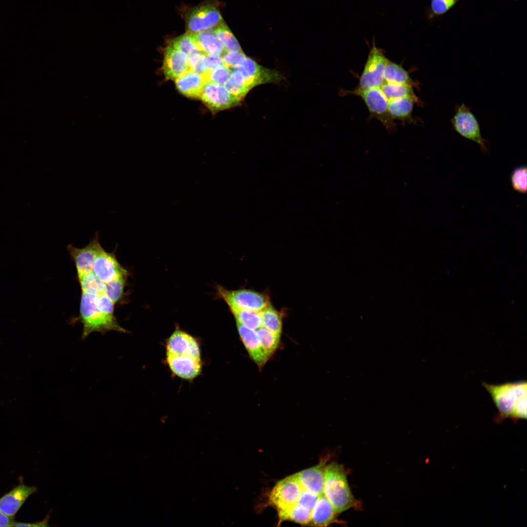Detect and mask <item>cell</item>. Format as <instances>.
<instances>
[{
    "mask_svg": "<svg viewBox=\"0 0 527 527\" xmlns=\"http://www.w3.org/2000/svg\"><path fill=\"white\" fill-rule=\"evenodd\" d=\"M490 395L498 414V422L509 418L514 420L527 418V386L526 381L507 382L500 385L482 383Z\"/></svg>",
    "mask_w": 527,
    "mask_h": 527,
    "instance_id": "obj_1",
    "label": "cell"
},
{
    "mask_svg": "<svg viewBox=\"0 0 527 527\" xmlns=\"http://www.w3.org/2000/svg\"><path fill=\"white\" fill-rule=\"evenodd\" d=\"M324 494L338 513L358 505L349 486L343 466L332 462L325 466Z\"/></svg>",
    "mask_w": 527,
    "mask_h": 527,
    "instance_id": "obj_2",
    "label": "cell"
},
{
    "mask_svg": "<svg viewBox=\"0 0 527 527\" xmlns=\"http://www.w3.org/2000/svg\"><path fill=\"white\" fill-rule=\"evenodd\" d=\"M96 296L82 292L80 307L81 322L83 325L82 338L84 339L93 332L104 334L110 331L126 333L127 330L118 324L116 319L108 318L97 308Z\"/></svg>",
    "mask_w": 527,
    "mask_h": 527,
    "instance_id": "obj_3",
    "label": "cell"
},
{
    "mask_svg": "<svg viewBox=\"0 0 527 527\" xmlns=\"http://www.w3.org/2000/svg\"><path fill=\"white\" fill-rule=\"evenodd\" d=\"M217 296L223 300L230 309H246L261 311L269 304L267 296L260 292L247 289L231 290L218 285Z\"/></svg>",
    "mask_w": 527,
    "mask_h": 527,
    "instance_id": "obj_4",
    "label": "cell"
},
{
    "mask_svg": "<svg viewBox=\"0 0 527 527\" xmlns=\"http://www.w3.org/2000/svg\"><path fill=\"white\" fill-rule=\"evenodd\" d=\"M345 94L357 95L362 99L371 117L380 121L388 131H394L396 125L388 110V100L380 88L366 90L355 89Z\"/></svg>",
    "mask_w": 527,
    "mask_h": 527,
    "instance_id": "obj_5",
    "label": "cell"
},
{
    "mask_svg": "<svg viewBox=\"0 0 527 527\" xmlns=\"http://www.w3.org/2000/svg\"><path fill=\"white\" fill-rule=\"evenodd\" d=\"M302 491L296 474L288 476L279 481L272 489L270 504L277 509L279 516L298 503Z\"/></svg>",
    "mask_w": 527,
    "mask_h": 527,
    "instance_id": "obj_6",
    "label": "cell"
},
{
    "mask_svg": "<svg viewBox=\"0 0 527 527\" xmlns=\"http://www.w3.org/2000/svg\"><path fill=\"white\" fill-rule=\"evenodd\" d=\"M388 59L378 48L374 40L356 89L366 90L380 88L384 82V72Z\"/></svg>",
    "mask_w": 527,
    "mask_h": 527,
    "instance_id": "obj_7",
    "label": "cell"
},
{
    "mask_svg": "<svg viewBox=\"0 0 527 527\" xmlns=\"http://www.w3.org/2000/svg\"><path fill=\"white\" fill-rule=\"evenodd\" d=\"M185 20L187 31L196 33L216 27L223 20L216 3L206 1L188 11Z\"/></svg>",
    "mask_w": 527,
    "mask_h": 527,
    "instance_id": "obj_8",
    "label": "cell"
},
{
    "mask_svg": "<svg viewBox=\"0 0 527 527\" xmlns=\"http://www.w3.org/2000/svg\"><path fill=\"white\" fill-rule=\"evenodd\" d=\"M451 122L458 134L477 143L484 153L488 152L487 141L482 137L479 123L468 107L463 103L458 105Z\"/></svg>",
    "mask_w": 527,
    "mask_h": 527,
    "instance_id": "obj_9",
    "label": "cell"
},
{
    "mask_svg": "<svg viewBox=\"0 0 527 527\" xmlns=\"http://www.w3.org/2000/svg\"><path fill=\"white\" fill-rule=\"evenodd\" d=\"M200 98L212 111L217 112L238 105L242 101L231 94L223 85L206 81Z\"/></svg>",
    "mask_w": 527,
    "mask_h": 527,
    "instance_id": "obj_10",
    "label": "cell"
},
{
    "mask_svg": "<svg viewBox=\"0 0 527 527\" xmlns=\"http://www.w3.org/2000/svg\"><path fill=\"white\" fill-rule=\"evenodd\" d=\"M236 69L242 73L251 89L261 84L279 82L284 78L278 71L264 67L248 57Z\"/></svg>",
    "mask_w": 527,
    "mask_h": 527,
    "instance_id": "obj_11",
    "label": "cell"
},
{
    "mask_svg": "<svg viewBox=\"0 0 527 527\" xmlns=\"http://www.w3.org/2000/svg\"><path fill=\"white\" fill-rule=\"evenodd\" d=\"M97 232L90 243L83 248H79L71 244L67 246L75 262L78 279L92 271L96 257L103 249L99 242Z\"/></svg>",
    "mask_w": 527,
    "mask_h": 527,
    "instance_id": "obj_12",
    "label": "cell"
},
{
    "mask_svg": "<svg viewBox=\"0 0 527 527\" xmlns=\"http://www.w3.org/2000/svg\"><path fill=\"white\" fill-rule=\"evenodd\" d=\"M92 272L104 283L117 278L128 275L127 271L118 262L114 253H108L103 248L94 261Z\"/></svg>",
    "mask_w": 527,
    "mask_h": 527,
    "instance_id": "obj_13",
    "label": "cell"
},
{
    "mask_svg": "<svg viewBox=\"0 0 527 527\" xmlns=\"http://www.w3.org/2000/svg\"><path fill=\"white\" fill-rule=\"evenodd\" d=\"M189 55L169 43L164 51L162 69L168 80L177 79L190 70Z\"/></svg>",
    "mask_w": 527,
    "mask_h": 527,
    "instance_id": "obj_14",
    "label": "cell"
},
{
    "mask_svg": "<svg viewBox=\"0 0 527 527\" xmlns=\"http://www.w3.org/2000/svg\"><path fill=\"white\" fill-rule=\"evenodd\" d=\"M166 353L201 358L199 344L188 333L177 329L168 338L166 345Z\"/></svg>",
    "mask_w": 527,
    "mask_h": 527,
    "instance_id": "obj_15",
    "label": "cell"
},
{
    "mask_svg": "<svg viewBox=\"0 0 527 527\" xmlns=\"http://www.w3.org/2000/svg\"><path fill=\"white\" fill-rule=\"evenodd\" d=\"M166 361L172 372L183 379H193L202 371L201 358L166 353Z\"/></svg>",
    "mask_w": 527,
    "mask_h": 527,
    "instance_id": "obj_16",
    "label": "cell"
},
{
    "mask_svg": "<svg viewBox=\"0 0 527 527\" xmlns=\"http://www.w3.org/2000/svg\"><path fill=\"white\" fill-rule=\"evenodd\" d=\"M35 486L20 483L0 498V510L9 516H15L26 500L36 493Z\"/></svg>",
    "mask_w": 527,
    "mask_h": 527,
    "instance_id": "obj_17",
    "label": "cell"
},
{
    "mask_svg": "<svg viewBox=\"0 0 527 527\" xmlns=\"http://www.w3.org/2000/svg\"><path fill=\"white\" fill-rule=\"evenodd\" d=\"M325 461L296 473L303 490L318 496L324 494Z\"/></svg>",
    "mask_w": 527,
    "mask_h": 527,
    "instance_id": "obj_18",
    "label": "cell"
},
{
    "mask_svg": "<svg viewBox=\"0 0 527 527\" xmlns=\"http://www.w3.org/2000/svg\"><path fill=\"white\" fill-rule=\"evenodd\" d=\"M238 333L251 358L258 367H262L268 360L259 342L256 330L236 322Z\"/></svg>",
    "mask_w": 527,
    "mask_h": 527,
    "instance_id": "obj_19",
    "label": "cell"
},
{
    "mask_svg": "<svg viewBox=\"0 0 527 527\" xmlns=\"http://www.w3.org/2000/svg\"><path fill=\"white\" fill-rule=\"evenodd\" d=\"M204 77L189 70L175 80L177 89L184 96L191 98H200L206 82Z\"/></svg>",
    "mask_w": 527,
    "mask_h": 527,
    "instance_id": "obj_20",
    "label": "cell"
},
{
    "mask_svg": "<svg viewBox=\"0 0 527 527\" xmlns=\"http://www.w3.org/2000/svg\"><path fill=\"white\" fill-rule=\"evenodd\" d=\"M339 514L324 494L318 496L311 512L310 524L315 526H327L332 523Z\"/></svg>",
    "mask_w": 527,
    "mask_h": 527,
    "instance_id": "obj_21",
    "label": "cell"
},
{
    "mask_svg": "<svg viewBox=\"0 0 527 527\" xmlns=\"http://www.w3.org/2000/svg\"><path fill=\"white\" fill-rule=\"evenodd\" d=\"M195 36L202 52L206 55L222 56L226 52L215 35L213 30L208 29L196 33Z\"/></svg>",
    "mask_w": 527,
    "mask_h": 527,
    "instance_id": "obj_22",
    "label": "cell"
},
{
    "mask_svg": "<svg viewBox=\"0 0 527 527\" xmlns=\"http://www.w3.org/2000/svg\"><path fill=\"white\" fill-rule=\"evenodd\" d=\"M418 98L405 97L388 101V110L394 119L406 120L411 118L414 105L418 102Z\"/></svg>",
    "mask_w": 527,
    "mask_h": 527,
    "instance_id": "obj_23",
    "label": "cell"
},
{
    "mask_svg": "<svg viewBox=\"0 0 527 527\" xmlns=\"http://www.w3.org/2000/svg\"><path fill=\"white\" fill-rule=\"evenodd\" d=\"M384 81L411 86L415 82L408 72L400 65L388 60L384 72Z\"/></svg>",
    "mask_w": 527,
    "mask_h": 527,
    "instance_id": "obj_24",
    "label": "cell"
},
{
    "mask_svg": "<svg viewBox=\"0 0 527 527\" xmlns=\"http://www.w3.org/2000/svg\"><path fill=\"white\" fill-rule=\"evenodd\" d=\"M261 313L262 326L273 333L281 335L283 320L281 313L269 304Z\"/></svg>",
    "mask_w": 527,
    "mask_h": 527,
    "instance_id": "obj_25",
    "label": "cell"
},
{
    "mask_svg": "<svg viewBox=\"0 0 527 527\" xmlns=\"http://www.w3.org/2000/svg\"><path fill=\"white\" fill-rule=\"evenodd\" d=\"M224 86L231 94L241 101L251 90L246 84L244 76L236 68H234L232 71L229 80Z\"/></svg>",
    "mask_w": 527,
    "mask_h": 527,
    "instance_id": "obj_26",
    "label": "cell"
},
{
    "mask_svg": "<svg viewBox=\"0 0 527 527\" xmlns=\"http://www.w3.org/2000/svg\"><path fill=\"white\" fill-rule=\"evenodd\" d=\"M215 27L213 32L226 52L242 51L239 42L223 21Z\"/></svg>",
    "mask_w": 527,
    "mask_h": 527,
    "instance_id": "obj_27",
    "label": "cell"
},
{
    "mask_svg": "<svg viewBox=\"0 0 527 527\" xmlns=\"http://www.w3.org/2000/svg\"><path fill=\"white\" fill-rule=\"evenodd\" d=\"M380 88L388 101L405 97L417 98L412 86L408 84L384 81Z\"/></svg>",
    "mask_w": 527,
    "mask_h": 527,
    "instance_id": "obj_28",
    "label": "cell"
},
{
    "mask_svg": "<svg viewBox=\"0 0 527 527\" xmlns=\"http://www.w3.org/2000/svg\"><path fill=\"white\" fill-rule=\"evenodd\" d=\"M230 310L236 322L254 330L262 326L261 311L238 309Z\"/></svg>",
    "mask_w": 527,
    "mask_h": 527,
    "instance_id": "obj_29",
    "label": "cell"
},
{
    "mask_svg": "<svg viewBox=\"0 0 527 527\" xmlns=\"http://www.w3.org/2000/svg\"><path fill=\"white\" fill-rule=\"evenodd\" d=\"M256 331L262 348L268 359L277 348L281 335L273 333L262 326Z\"/></svg>",
    "mask_w": 527,
    "mask_h": 527,
    "instance_id": "obj_30",
    "label": "cell"
},
{
    "mask_svg": "<svg viewBox=\"0 0 527 527\" xmlns=\"http://www.w3.org/2000/svg\"><path fill=\"white\" fill-rule=\"evenodd\" d=\"M169 43L189 56L197 52H202L194 33L187 31L184 34L172 40Z\"/></svg>",
    "mask_w": 527,
    "mask_h": 527,
    "instance_id": "obj_31",
    "label": "cell"
},
{
    "mask_svg": "<svg viewBox=\"0 0 527 527\" xmlns=\"http://www.w3.org/2000/svg\"><path fill=\"white\" fill-rule=\"evenodd\" d=\"M82 292L97 296L104 293L105 283L92 271L78 279Z\"/></svg>",
    "mask_w": 527,
    "mask_h": 527,
    "instance_id": "obj_32",
    "label": "cell"
},
{
    "mask_svg": "<svg viewBox=\"0 0 527 527\" xmlns=\"http://www.w3.org/2000/svg\"><path fill=\"white\" fill-rule=\"evenodd\" d=\"M460 0H431L426 8V16L429 20H433L449 12Z\"/></svg>",
    "mask_w": 527,
    "mask_h": 527,
    "instance_id": "obj_33",
    "label": "cell"
},
{
    "mask_svg": "<svg viewBox=\"0 0 527 527\" xmlns=\"http://www.w3.org/2000/svg\"><path fill=\"white\" fill-rule=\"evenodd\" d=\"M311 511L298 503L284 513L279 516L280 522L290 520L302 525L309 524Z\"/></svg>",
    "mask_w": 527,
    "mask_h": 527,
    "instance_id": "obj_34",
    "label": "cell"
},
{
    "mask_svg": "<svg viewBox=\"0 0 527 527\" xmlns=\"http://www.w3.org/2000/svg\"><path fill=\"white\" fill-rule=\"evenodd\" d=\"M128 275L120 276L109 283H105L104 294L114 304L119 301L122 296Z\"/></svg>",
    "mask_w": 527,
    "mask_h": 527,
    "instance_id": "obj_35",
    "label": "cell"
},
{
    "mask_svg": "<svg viewBox=\"0 0 527 527\" xmlns=\"http://www.w3.org/2000/svg\"><path fill=\"white\" fill-rule=\"evenodd\" d=\"M527 171L526 165L514 168L510 175V181L513 189L521 194L527 191Z\"/></svg>",
    "mask_w": 527,
    "mask_h": 527,
    "instance_id": "obj_36",
    "label": "cell"
},
{
    "mask_svg": "<svg viewBox=\"0 0 527 527\" xmlns=\"http://www.w3.org/2000/svg\"><path fill=\"white\" fill-rule=\"evenodd\" d=\"M231 72V68L223 65L213 69H209L204 78L206 81L224 86L229 80Z\"/></svg>",
    "mask_w": 527,
    "mask_h": 527,
    "instance_id": "obj_37",
    "label": "cell"
},
{
    "mask_svg": "<svg viewBox=\"0 0 527 527\" xmlns=\"http://www.w3.org/2000/svg\"><path fill=\"white\" fill-rule=\"evenodd\" d=\"M189 65L190 70L203 77L209 70L206 55L199 52L189 56Z\"/></svg>",
    "mask_w": 527,
    "mask_h": 527,
    "instance_id": "obj_38",
    "label": "cell"
},
{
    "mask_svg": "<svg viewBox=\"0 0 527 527\" xmlns=\"http://www.w3.org/2000/svg\"><path fill=\"white\" fill-rule=\"evenodd\" d=\"M95 304L98 309L109 318L115 319L114 303L104 293L96 296Z\"/></svg>",
    "mask_w": 527,
    "mask_h": 527,
    "instance_id": "obj_39",
    "label": "cell"
},
{
    "mask_svg": "<svg viewBox=\"0 0 527 527\" xmlns=\"http://www.w3.org/2000/svg\"><path fill=\"white\" fill-rule=\"evenodd\" d=\"M246 57L243 51L226 52L222 55L224 65L230 68H236L241 66Z\"/></svg>",
    "mask_w": 527,
    "mask_h": 527,
    "instance_id": "obj_40",
    "label": "cell"
},
{
    "mask_svg": "<svg viewBox=\"0 0 527 527\" xmlns=\"http://www.w3.org/2000/svg\"><path fill=\"white\" fill-rule=\"evenodd\" d=\"M318 495L302 489L298 504L312 512L318 500Z\"/></svg>",
    "mask_w": 527,
    "mask_h": 527,
    "instance_id": "obj_41",
    "label": "cell"
},
{
    "mask_svg": "<svg viewBox=\"0 0 527 527\" xmlns=\"http://www.w3.org/2000/svg\"><path fill=\"white\" fill-rule=\"evenodd\" d=\"M207 60L209 69H213L218 67L224 65L221 56L207 55Z\"/></svg>",
    "mask_w": 527,
    "mask_h": 527,
    "instance_id": "obj_42",
    "label": "cell"
},
{
    "mask_svg": "<svg viewBox=\"0 0 527 527\" xmlns=\"http://www.w3.org/2000/svg\"><path fill=\"white\" fill-rule=\"evenodd\" d=\"M50 515L48 514L46 517L41 521L34 523H21L15 522L13 527H48V521Z\"/></svg>",
    "mask_w": 527,
    "mask_h": 527,
    "instance_id": "obj_43",
    "label": "cell"
},
{
    "mask_svg": "<svg viewBox=\"0 0 527 527\" xmlns=\"http://www.w3.org/2000/svg\"><path fill=\"white\" fill-rule=\"evenodd\" d=\"M15 516H9L0 510V527H13Z\"/></svg>",
    "mask_w": 527,
    "mask_h": 527,
    "instance_id": "obj_44",
    "label": "cell"
}]
</instances>
